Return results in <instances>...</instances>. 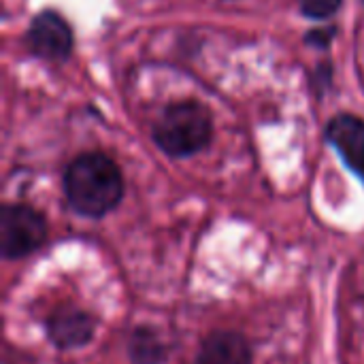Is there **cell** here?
<instances>
[{"label":"cell","mask_w":364,"mask_h":364,"mask_svg":"<svg viewBox=\"0 0 364 364\" xmlns=\"http://www.w3.org/2000/svg\"><path fill=\"white\" fill-rule=\"evenodd\" d=\"M164 354H166V350L154 331H147V328L134 331V335L130 339V356L134 363L158 364L164 358Z\"/></svg>","instance_id":"ba28073f"},{"label":"cell","mask_w":364,"mask_h":364,"mask_svg":"<svg viewBox=\"0 0 364 364\" xmlns=\"http://www.w3.org/2000/svg\"><path fill=\"white\" fill-rule=\"evenodd\" d=\"M341 2L343 0H299V6L303 15L311 19H328L339 11Z\"/></svg>","instance_id":"9c48e42d"},{"label":"cell","mask_w":364,"mask_h":364,"mask_svg":"<svg viewBox=\"0 0 364 364\" xmlns=\"http://www.w3.org/2000/svg\"><path fill=\"white\" fill-rule=\"evenodd\" d=\"M252 348L239 333H213L205 339L194 364H250Z\"/></svg>","instance_id":"52a82bcc"},{"label":"cell","mask_w":364,"mask_h":364,"mask_svg":"<svg viewBox=\"0 0 364 364\" xmlns=\"http://www.w3.org/2000/svg\"><path fill=\"white\" fill-rule=\"evenodd\" d=\"M47 239L45 218L28 205H4L0 213V250L6 260L36 252Z\"/></svg>","instance_id":"3957f363"},{"label":"cell","mask_w":364,"mask_h":364,"mask_svg":"<svg viewBox=\"0 0 364 364\" xmlns=\"http://www.w3.org/2000/svg\"><path fill=\"white\" fill-rule=\"evenodd\" d=\"M326 141L364 183V119L350 113L333 117L326 126Z\"/></svg>","instance_id":"5b68a950"},{"label":"cell","mask_w":364,"mask_h":364,"mask_svg":"<svg viewBox=\"0 0 364 364\" xmlns=\"http://www.w3.org/2000/svg\"><path fill=\"white\" fill-rule=\"evenodd\" d=\"M26 47L47 62H64L73 51V30L55 11L38 13L26 30Z\"/></svg>","instance_id":"277c9868"},{"label":"cell","mask_w":364,"mask_h":364,"mask_svg":"<svg viewBox=\"0 0 364 364\" xmlns=\"http://www.w3.org/2000/svg\"><path fill=\"white\" fill-rule=\"evenodd\" d=\"M335 38V28H326V30H311L309 34H307V43L309 45H314V47H320V49H324V47H328V43Z\"/></svg>","instance_id":"30bf717a"},{"label":"cell","mask_w":364,"mask_h":364,"mask_svg":"<svg viewBox=\"0 0 364 364\" xmlns=\"http://www.w3.org/2000/svg\"><path fill=\"white\" fill-rule=\"evenodd\" d=\"M213 136V117L198 100H181L164 109L154 126V143L171 158L203 151Z\"/></svg>","instance_id":"7a4b0ae2"},{"label":"cell","mask_w":364,"mask_h":364,"mask_svg":"<svg viewBox=\"0 0 364 364\" xmlns=\"http://www.w3.org/2000/svg\"><path fill=\"white\" fill-rule=\"evenodd\" d=\"M64 194L68 205L79 215L102 218L122 203V171L105 154H83L75 158L64 171Z\"/></svg>","instance_id":"6da1fadb"},{"label":"cell","mask_w":364,"mask_h":364,"mask_svg":"<svg viewBox=\"0 0 364 364\" xmlns=\"http://www.w3.org/2000/svg\"><path fill=\"white\" fill-rule=\"evenodd\" d=\"M47 333H49V339L62 350L81 348L94 335V320L90 314H85L81 309L62 307V309L53 311V316L49 318Z\"/></svg>","instance_id":"8992f818"}]
</instances>
